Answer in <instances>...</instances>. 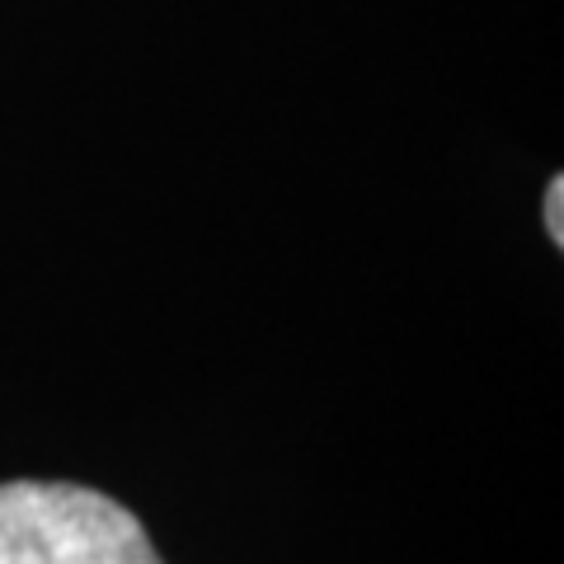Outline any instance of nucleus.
Wrapping results in <instances>:
<instances>
[{"mask_svg": "<svg viewBox=\"0 0 564 564\" xmlns=\"http://www.w3.org/2000/svg\"><path fill=\"white\" fill-rule=\"evenodd\" d=\"M0 564H161L118 499L62 480L0 485Z\"/></svg>", "mask_w": 564, "mask_h": 564, "instance_id": "f257e3e1", "label": "nucleus"}, {"mask_svg": "<svg viewBox=\"0 0 564 564\" xmlns=\"http://www.w3.org/2000/svg\"><path fill=\"white\" fill-rule=\"evenodd\" d=\"M545 231H551L555 250H560L564 245V180L560 174L551 180V188H545Z\"/></svg>", "mask_w": 564, "mask_h": 564, "instance_id": "f03ea898", "label": "nucleus"}]
</instances>
